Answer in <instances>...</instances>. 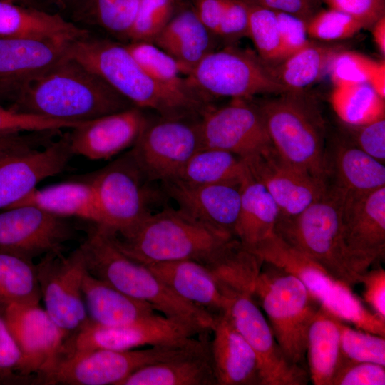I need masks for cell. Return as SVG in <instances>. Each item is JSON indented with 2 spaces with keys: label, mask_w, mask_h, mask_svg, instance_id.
Listing matches in <instances>:
<instances>
[{
  "label": "cell",
  "mask_w": 385,
  "mask_h": 385,
  "mask_svg": "<svg viewBox=\"0 0 385 385\" xmlns=\"http://www.w3.org/2000/svg\"><path fill=\"white\" fill-rule=\"evenodd\" d=\"M14 111L81 123L134 106L103 78L66 55L53 66L11 81Z\"/></svg>",
  "instance_id": "6da1fadb"
},
{
  "label": "cell",
  "mask_w": 385,
  "mask_h": 385,
  "mask_svg": "<svg viewBox=\"0 0 385 385\" xmlns=\"http://www.w3.org/2000/svg\"><path fill=\"white\" fill-rule=\"evenodd\" d=\"M67 55L103 78L134 106L164 118L200 117L210 106L204 100L160 84L140 66L124 43L91 31L68 43Z\"/></svg>",
  "instance_id": "7a4b0ae2"
},
{
  "label": "cell",
  "mask_w": 385,
  "mask_h": 385,
  "mask_svg": "<svg viewBox=\"0 0 385 385\" xmlns=\"http://www.w3.org/2000/svg\"><path fill=\"white\" fill-rule=\"evenodd\" d=\"M87 270L117 290L151 304L157 312L212 332L215 317L177 295L145 265L123 253L108 232L94 224L79 246Z\"/></svg>",
  "instance_id": "3957f363"
},
{
  "label": "cell",
  "mask_w": 385,
  "mask_h": 385,
  "mask_svg": "<svg viewBox=\"0 0 385 385\" xmlns=\"http://www.w3.org/2000/svg\"><path fill=\"white\" fill-rule=\"evenodd\" d=\"M106 230L123 253L143 265L180 260L205 265L235 238L214 231L170 207L148 215L123 232Z\"/></svg>",
  "instance_id": "277c9868"
},
{
  "label": "cell",
  "mask_w": 385,
  "mask_h": 385,
  "mask_svg": "<svg viewBox=\"0 0 385 385\" xmlns=\"http://www.w3.org/2000/svg\"><path fill=\"white\" fill-rule=\"evenodd\" d=\"M255 103L279 155L327 181L324 122L314 101L303 91H287Z\"/></svg>",
  "instance_id": "5b68a950"
},
{
  "label": "cell",
  "mask_w": 385,
  "mask_h": 385,
  "mask_svg": "<svg viewBox=\"0 0 385 385\" xmlns=\"http://www.w3.org/2000/svg\"><path fill=\"white\" fill-rule=\"evenodd\" d=\"M252 294L266 314L286 358L301 366L306 355L309 327L319 304L298 277L265 262Z\"/></svg>",
  "instance_id": "8992f818"
},
{
  "label": "cell",
  "mask_w": 385,
  "mask_h": 385,
  "mask_svg": "<svg viewBox=\"0 0 385 385\" xmlns=\"http://www.w3.org/2000/svg\"><path fill=\"white\" fill-rule=\"evenodd\" d=\"M250 252L298 277L319 306L359 329L385 337V320L366 309L351 287L284 241L276 232Z\"/></svg>",
  "instance_id": "52a82bcc"
},
{
  "label": "cell",
  "mask_w": 385,
  "mask_h": 385,
  "mask_svg": "<svg viewBox=\"0 0 385 385\" xmlns=\"http://www.w3.org/2000/svg\"><path fill=\"white\" fill-rule=\"evenodd\" d=\"M275 232L341 282L351 287L360 283L364 272L346 248L340 205L329 188L297 216L278 220Z\"/></svg>",
  "instance_id": "ba28073f"
},
{
  "label": "cell",
  "mask_w": 385,
  "mask_h": 385,
  "mask_svg": "<svg viewBox=\"0 0 385 385\" xmlns=\"http://www.w3.org/2000/svg\"><path fill=\"white\" fill-rule=\"evenodd\" d=\"M202 338L128 350L98 349L63 356L43 384L120 385L137 370L194 351Z\"/></svg>",
  "instance_id": "9c48e42d"
},
{
  "label": "cell",
  "mask_w": 385,
  "mask_h": 385,
  "mask_svg": "<svg viewBox=\"0 0 385 385\" xmlns=\"http://www.w3.org/2000/svg\"><path fill=\"white\" fill-rule=\"evenodd\" d=\"M186 78L208 103L220 97L250 99L257 94L287 92L257 55L232 46L207 54Z\"/></svg>",
  "instance_id": "30bf717a"
},
{
  "label": "cell",
  "mask_w": 385,
  "mask_h": 385,
  "mask_svg": "<svg viewBox=\"0 0 385 385\" xmlns=\"http://www.w3.org/2000/svg\"><path fill=\"white\" fill-rule=\"evenodd\" d=\"M102 218L100 225L112 233L123 232L153 212L158 198L130 152L90 175Z\"/></svg>",
  "instance_id": "8fae6325"
},
{
  "label": "cell",
  "mask_w": 385,
  "mask_h": 385,
  "mask_svg": "<svg viewBox=\"0 0 385 385\" xmlns=\"http://www.w3.org/2000/svg\"><path fill=\"white\" fill-rule=\"evenodd\" d=\"M203 148L200 117L150 118L129 151L150 182L176 179L200 149Z\"/></svg>",
  "instance_id": "7c38bea8"
},
{
  "label": "cell",
  "mask_w": 385,
  "mask_h": 385,
  "mask_svg": "<svg viewBox=\"0 0 385 385\" xmlns=\"http://www.w3.org/2000/svg\"><path fill=\"white\" fill-rule=\"evenodd\" d=\"M219 286L226 297L225 312L257 356L262 385L307 384V372L286 358L252 290Z\"/></svg>",
  "instance_id": "4fadbf2b"
},
{
  "label": "cell",
  "mask_w": 385,
  "mask_h": 385,
  "mask_svg": "<svg viewBox=\"0 0 385 385\" xmlns=\"http://www.w3.org/2000/svg\"><path fill=\"white\" fill-rule=\"evenodd\" d=\"M36 268L45 310L68 338L89 320L83 296L88 271L83 251L78 247L66 256L47 254Z\"/></svg>",
  "instance_id": "5bb4252c"
},
{
  "label": "cell",
  "mask_w": 385,
  "mask_h": 385,
  "mask_svg": "<svg viewBox=\"0 0 385 385\" xmlns=\"http://www.w3.org/2000/svg\"><path fill=\"white\" fill-rule=\"evenodd\" d=\"M4 312L22 356L20 376L43 384L63 355L66 334L39 304L11 303Z\"/></svg>",
  "instance_id": "9a60e30c"
},
{
  "label": "cell",
  "mask_w": 385,
  "mask_h": 385,
  "mask_svg": "<svg viewBox=\"0 0 385 385\" xmlns=\"http://www.w3.org/2000/svg\"><path fill=\"white\" fill-rule=\"evenodd\" d=\"M205 332L210 331L158 313L120 326H100L88 320L83 328L67 338L63 356L98 349L128 350L180 343Z\"/></svg>",
  "instance_id": "2e32d148"
},
{
  "label": "cell",
  "mask_w": 385,
  "mask_h": 385,
  "mask_svg": "<svg viewBox=\"0 0 385 385\" xmlns=\"http://www.w3.org/2000/svg\"><path fill=\"white\" fill-rule=\"evenodd\" d=\"M69 218L36 207L20 205L0 212V250L34 261L47 254L63 253L75 237Z\"/></svg>",
  "instance_id": "e0dca14e"
},
{
  "label": "cell",
  "mask_w": 385,
  "mask_h": 385,
  "mask_svg": "<svg viewBox=\"0 0 385 385\" xmlns=\"http://www.w3.org/2000/svg\"><path fill=\"white\" fill-rule=\"evenodd\" d=\"M250 100L235 98L225 106H210L205 111L201 116L203 148L247 159L273 146L257 104Z\"/></svg>",
  "instance_id": "ac0fdd59"
},
{
  "label": "cell",
  "mask_w": 385,
  "mask_h": 385,
  "mask_svg": "<svg viewBox=\"0 0 385 385\" xmlns=\"http://www.w3.org/2000/svg\"><path fill=\"white\" fill-rule=\"evenodd\" d=\"M251 175L264 185L276 202L278 220L297 216L327 192V180L284 160L271 147L244 159Z\"/></svg>",
  "instance_id": "d6986e66"
},
{
  "label": "cell",
  "mask_w": 385,
  "mask_h": 385,
  "mask_svg": "<svg viewBox=\"0 0 385 385\" xmlns=\"http://www.w3.org/2000/svg\"><path fill=\"white\" fill-rule=\"evenodd\" d=\"M240 185H193L173 180L161 183V190L190 217L214 231L235 237Z\"/></svg>",
  "instance_id": "ffe728a7"
},
{
  "label": "cell",
  "mask_w": 385,
  "mask_h": 385,
  "mask_svg": "<svg viewBox=\"0 0 385 385\" xmlns=\"http://www.w3.org/2000/svg\"><path fill=\"white\" fill-rule=\"evenodd\" d=\"M150 118L136 106L86 121L67 133L73 155L106 160L133 147Z\"/></svg>",
  "instance_id": "44dd1931"
},
{
  "label": "cell",
  "mask_w": 385,
  "mask_h": 385,
  "mask_svg": "<svg viewBox=\"0 0 385 385\" xmlns=\"http://www.w3.org/2000/svg\"><path fill=\"white\" fill-rule=\"evenodd\" d=\"M67 133L47 146L0 160V210L22 199L46 178L65 170L73 156Z\"/></svg>",
  "instance_id": "7402d4cb"
},
{
  "label": "cell",
  "mask_w": 385,
  "mask_h": 385,
  "mask_svg": "<svg viewBox=\"0 0 385 385\" xmlns=\"http://www.w3.org/2000/svg\"><path fill=\"white\" fill-rule=\"evenodd\" d=\"M338 202L345 245L365 272L385 252V187L351 201Z\"/></svg>",
  "instance_id": "603a6c76"
},
{
  "label": "cell",
  "mask_w": 385,
  "mask_h": 385,
  "mask_svg": "<svg viewBox=\"0 0 385 385\" xmlns=\"http://www.w3.org/2000/svg\"><path fill=\"white\" fill-rule=\"evenodd\" d=\"M328 188L344 202L362 197L385 187V166L353 144L349 139L334 142L327 153Z\"/></svg>",
  "instance_id": "cb8c5ba5"
},
{
  "label": "cell",
  "mask_w": 385,
  "mask_h": 385,
  "mask_svg": "<svg viewBox=\"0 0 385 385\" xmlns=\"http://www.w3.org/2000/svg\"><path fill=\"white\" fill-rule=\"evenodd\" d=\"M210 342L217 385H262L254 350L224 312L216 317Z\"/></svg>",
  "instance_id": "d4e9b609"
},
{
  "label": "cell",
  "mask_w": 385,
  "mask_h": 385,
  "mask_svg": "<svg viewBox=\"0 0 385 385\" xmlns=\"http://www.w3.org/2000/svg\"><path fill=\"white\" fill-rule=\"evenodd\" d=\"M217 40L188 1L183 6L178 4L153 43L172 56L187 76L204 57L216 50Z\"/></svg>",
  "instance_id": "484cf974"
},
{
  "label": "cell",
  "mask_w": 385,
  "mask_h": 385,
  "mask_svg": "<svg viewBox=\"0 0 385 385\" xmlns=\"http://www.w3.org/2000/svg\"><path fill=\"white\" fill-rule=\"evenodd\" d=\"M177 295L217 317L225 310L226 297L210 270L192 260L145 265Z\"/></svg>",
  "instance_id": "4316f807"
},
{
  "label": "cell",
  "mask_w": 385,
  "mask_h": 385,
  "mask_svg": "<svg viewBox=\"0 0 385 385\" xmlns=\"http://www.w3.org/2000/svg\"><path fill=\"white\" fill-rule=\"evenodd\" d=\"M89 32L59 13L0 1V38L67 43Z\"/></svg>",
  "instance_id": "83f0119b"
},
{
  "label": "cell",
  "mask_w": 385,
  "mask_h": 385,
  "mask_svg": "<svg viewBox=\"0 0 385 385\" xmlns=\"http://www.w3.org/2000/svg\"><path fill=\"white\" fill-rule=\"evenodd\" d=\"M83 296L89 322L104 327L131 324L158 313L149 303L133 298L87 271Z\"/></svg>",
  "instance_id": "f1b7e54d"
},
{
  "label": "cell",
  "mask_w": 385,
  "mask_h": 385,
  "mask_svg": "<svg viewBox=\"0 0 385 385\" xmlns=\"http://www.w3.org/2000/svg\"><path fill=\"white\" fill-rule=\"evenodd\" d=\"M210 342L189 353L144 366L120 385H217Z\"/></svg>",
  "instance_id": "f546056e"
},
{
  "label": "cell",
  "mask_w": 385,
  "mask_h": 385,
  "mask_svg": "<svg viewBox=\"0 0 385 385\" xmlns=\"http://www.w3.org/2000/svg\"><path fill=\"white\" fill-rule=\"evenodd\" d=\"M20 205L34 206L61 217H76L95 225L102 224L93 189L86 180L36 188L10 207Z\"/></svg>",
  "instance_id": "4dcf8cb0"
},
{
  "label": "cell",
  "mask_w": 385,
  "mask_h": 385,
  "mask_svg": "<svg viewBox=\"0 0 385 385\" xmlns=\"http://www.w3.org/2000/svg\"><path fill=\"white\" fill-rule=\"evenodd\" d=\"M279 216L278 207L271 195L249 173L240 185L235 237L251 251L275 232Z\"/></svg>",
  "instance_id": "1f68e13d"
},
{
  "label": "cell",
  "mask_w": 385,
  "mask_h": 385,
  "mask_svg": "<svg viewBox=\"0 0 385 385\" xmlns=\"http://www.w3.org/2000/svg\"><path fill=\"white\" fill-rule=\"evenodd\" d=\"M68 43L0 38V81L21 79L53 66L66 56Z\"/></svg>",
  "instance_id": "d6a6232c"
},
{
  "label": "cell",
  "mask_w": 385,
  "mask_h": 385,
  "mask_svg": "<svg viewBox=\"0 0 385 385\" xmlns=\"http://www.w3.org/2000/svg\"><path fill=\"white\" fill-rule=\"evenodd\" d=\"M309 377L314 385H332L342 354L337 319L321 307L309 327L307 349Z\"/></svg>",
  "instance_id": "836d02e7"
},
{
  "label": "cell",
  "mask_w": 385,
  "mask_h": 385,
  "mask_svg": "<svg viewBox=\"0 0 385 385\" xmlns=\"http://www.w3.org/2000/svg\"><path fill=\"white\" fill-rule=\"evenodd\" d=\"M249 173L242 158L223 150L202 148L190 158L175 180L193 185H240Z\"/></svg>",
  "instance_id": "e575fe53"
},
{
  "label": "cell",
  "mask_w": 385,
  "mask_h": 385,
  "mask_svg": "<svg viewBox=\"0 0 385 385\" xmlns=\"http://www.w3.org/2000/svg\"><path fill=\"white\" fill-rule=\"evenodd\" d=\"M341 50L339 46L310 41L304 47L270 68L287 91H303L322 76Z\"/></svg>",
  "instance_id": "d590c367"
},
{
  "label": "cell",
  "mask_w": 385,
  "mask_h": 385,
  "mask_svg": "<svg viewBox=\"0 0 385 385\" xmlns=\"http://www.w3.org/2000/svg\"><path fill=\"white\" fill-rule=\"evenodd\" d=\"M141 0H87L71 16V21L97 26L127 43Z\"/></svg>",
  "instance_id": "8d00e7d4"
},
{
  "label": "cell",
  "mask_w": 385,
  "mask_h": 385,
  "mask_svg": "<svg viewBox=\"0 0 385 385\" xmlns=\"http://www.w3.org/2000/svg\"><path fill=\"white\" fill-rule=\"evenodd\" d=\"M41 299L34 261L0 250V304H39Z\"/></svg>",
  "instance_id": "74e56055"
},
{
  "label": "cell",
  "mask_w": 385,
  "mask_h": 385,
  "mask_svg": "<svg viewBox=\"0 0 385 385\" xmlns=\"http://www.w3.org/2000/svg\"><path fill=\"white\" fill-rule=\"evenodd\" d=\"M330 101L346 125H361L385 117V101L367 83L334 86Z\"/></svg>",
  "instance_id": "f35d334b"
},
{
  "label": "cell",
  "mask_w": 385,
  "mask_h": 385,
  "mask_svg": "<svg viewBox=\"0 0 385 385\" xmlns=\"http://www.w3.org/2000/svg\"><path fill=\"white\" fill-rule=\"evenodd\" d=\"M125 46L143 71L154 81L183 93L206 101L183 77L178 62L153 42L130 41ZM207 102V101H206Z\"/></svg>",
  "instance_id": "ab89813d"
},
{
  "label": "cell",
  "mask_w": 385,
  "mask_h": 385,
  "mask_svg": "<svg viewBox=\"0 0 385 385\" xmlns=\"http://www.w3.org/2000/svg\"><path fill=\"white\" fill-rule=\"evenodd\" d=\"M247 3L249 38L252 39L260 60L269 67L274 66L285 58L276 12Z\"/></svg>",
  "instance_id": "60d3db41"
},
{
  "label": "cell",
  "mask_w": 385,
  "mask_h": 385,
  "mask_svg": "<svg viewBox=\"0 0 385 385\" xmlns=\"http://www.w3.org/2000/svg\"><path fill=\"white\" fill-rule=\"evenodd\" d=\"M342 356L351 361L373 362L385 366L384 337L352 328L337 319Z\"/></svg>",
  "instance_id": "b9f144b4"
},
{
  "label": "cell",
  "mask_w": 385,
  "mask_h": 385,
  "mask_svg": "<svg viewBox=\"0 0 385 385\" xmlns=\"http://www.w3.org/2000/svg\"><path fill=\"white\" fill-rule=\"evenodd\" d=\"M179 3L180 0H141L128 42H153Z\"/></svg>",
  "instance_id": "7bdbcfd3"
},
{
  "label": "cell",
  "mask_w": 385,
  "mask_h": 385,
  "mask_svg": "<svg viewBox=\"0 0 385 385\" xmlns=\"http://www.w3.org/2000/svg\"><path fill=\"white\" fill-rule=\"evenodd\" d=\"M309 38L321 41H335L354 36L362 25L351 16L334 9H320L307 22Z\"/></svg>",
  "instance_id": "ee69618b"
},
{
  "label": "cell",
  "mask_w": 385,
  "mask_h": 385,
  "mask_svg": "<svg viewBox=\"0 0 385 385\" xmlns=\"http://www.w3.org/2000/svg\"><path fill=\"white\" fill-rule=\"evenodd\" d=\"M379 62L356 52L341 50L328 70L334 86L369 83Z\"/></svg>",
  "instance_id": "f6af8a7d"
},
{
  "label": "cell",
  "mask_w": 385,
  "mask_h": 385,
  "mask_svg": "<svg viewBox=\"0 0 385 385\" xmlns=\"http://www.w3.org/2000/svg\"><path fill=\"white\" fill-rule=\"evenodd\" d=\"M79 124L21 113L0 105V134L61 130Z\"/></svg>",
  "instance_id": "bcb514c9"
},
{
  "label": "cell",
  "mask_w": 385,
  "mask_h": 385,
  "mask_svg": "<svg viewBox=\"0 0 385 385\" xmlns=\"http://www.w3.org/2000/svg\"><path fill=\"white\" fill-rule=\"evenodd\" d=\"M5 305L0 304V384H21L22 356L5 317Z\"/></svg>",
  "instance_id": "7dc6e473"
},
{
  "label": "cell",
  "mask_w": 385,
  "mask_h": 385,
  "mask_svg": "<svg viewBox=\"0 0 385 385\" xmlns=\"http://www.w3.org/2000/svg\"><path fill=\"white\" fill-rule=\"evenodd\" d=\"M385 366L364 361H351L342 356L332 385H384Z\"/></svg>",
  "instance_id": "c3c4849f"
},
{
  "label": "cell",
  "mask_w": 385,
  "mask_h": 385,
  "mask_svg": "<svg viewBox=\"0 0 385 385\" xmlns=\"http://www.w3.org/2000/svg\"><path fill=\"white\" fill-rule=\"evenodd\" d=\"M216 36L227 46L249 37V9L244 0H226Z\"/></svg>",
  "instance_id": "681fc988"
},
{
  "label": "cell",
  "mask_w": 385,
  "mask_h": 385,
  "mask_svg": "<svg viewBox=\"0 0 385 385\" xmlns=\"http://www.w3.org/2000/svg\"><path fill=\"white\" fill-rule=\"evenodd\" d=\"M349 140L364 153L384 163L385 117L361 125H346Z\"/></svg>",
  "instance_id": "f907efd6"
},
{
  "label": "cell",
  "mask_w": 385,
  "mask_h": 385,
  "mask_svg": "<svg viewBox=\"0 0 385 385\" xmlns=\"http://www.w3.org/2000/svg\"><path fill=\"white\" fill-rule=\"evenodd\" d=\"M330 9L344 12L356 19L363 29L371 28L385 15V0H322Z\"/></svg>",
  "instance_id": "816d5d0a"
},
{
  "label": "cell",
  "mask_w": 385,
  "mask_h": 385,
  "mask_svg": "<svg viewBox=\"0 0 385 385\" xmlns=\"http://www.w3.org/2000/svg\"><path fill=\"white\" fill-rule=\"evenodd\" d=\"M285 58L310 42L306 21L282 11H275Z\"/></svg>",
  "instance_id": "f5cc1de1"
},
{
  "label": "cell",
  "mask_w": 385,
  "mask_h": 385,
  "mask_svg": "<svg viewBox=\"0 0 385 385\" xmlns=\"http://www.w3.org/2000/svg\"><path fill=\"white\" fill-rule=\"evenodd\" d=\"M360 283L364 285L363 297L371 311L385 320V270L378 268L364 273Z\"/></svg>",
  "instance_id": "db71d44e"
},
{
  "label": "cell",
  "mask_w": 385,
  "mask_h": 385,
  "mask_svg": "<svg viewBox=\"0 0 385 385\" xmlns=\"http://www.w3.org/2000/svg\"><path fill=\"white\" fill-rule=\"evenodd\" d=\"M248 3L294 15L307 21L320 10L322 0H244Z\"/></svg>",
  "instance_id": "11a10c76"
},
{
  "label": "cell",
  "mask_w": 385,
  "mask_h": 385,
  "mask_svg": "<svg viewBox=\"0 0 385 385\" xmlns=\"http://www.w3.org/2000/svg\"><path fill=\"white\" fill-rule=\"evenodd\" d=\"M202 23L216 36L226 0H188Z\"/></svg>",
  "instance_id": "9f6ffc18"
},
{
  "label": "cell",
  "mask_w": 385,
  "mask_h": 385,
  "mask_svg": "<svg viewBox=\"0 0 385 385\" xmlns=\"http://www.w3.org/2000/svg\"><path fill=\"white\" fill-rule=\"evenodd\" d=\"M25 147L23 137L17 133L0 134V160L21 153Z\"/></svg>",
  "instance_id": "6f0895ef"
},
{
  "label": "cell",
  "mask_w": 385,
  "mask_h": 385,
  "mask_svg": "<svg viewBox=\"0 0 385 385\" xmlns=\"http://www.w3.org/2000/svg\"><path fill=\"white\" fill-rule=\"evenodd\" d=\"M46 6H53L61 12L71 15L78 10L87 0H42Z\"/></svg>",
  "instance_id": "680465c9"
},
{
  "label": "cell",
  "mask_w": 385,
  "mask_h": 385,
  "mask_svg": "<svg viewBox=\"0 0 385 385\" xmlns=\"http://www.w3.org/2000/svg\"><path fill=\"white\" fill-rule=\"evenodd\" d=\"M369 84L381 98L385 99V64L384 61L379 62Z\"/></svg>",
  "instance_id": "91938a15"
},
{
  "label": "cell",
  "mask_w": 385,
  "mask_h": 385,
  "mask_svg": "<svg viewBox=\"0 0 385 385\" xmlns=\"http://www.w3.org/2000/svg\"><path fill=\"white\" fill-rule=\"evenodd\" d=\"M372 36L379 51L385 54V15L379 19L371 27Z\"/></svg>",
  "instance_id": "94428289"
},
{
  "label": "cell",
  "mask_w": 385,
  "mask_h": 385,
  "mask_svg": "<svg viewBox=\"0 0 385 385\" xmlns=\"http://www.w3.org/2000/svg\"><path fill=\"white\" fill-rule=\"evenodd\" d=\"M0 1L11 2L24 6L34 7L45 11H48V7L42 0H0Z\"/></svg>",
  "instance_id": "6125c7cd"
}]
</instances>
